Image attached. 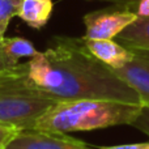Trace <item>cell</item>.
Listing matches in <instances>:
<instances>
[{
  "label": "cell",
  "instance_id": "cell-1",
  "mask_svg": "<svg viewBox=\"0 0 149 149\" xmlns=\"http://www.w3.org/2000/svg\"><path fill=\"white\" fill-rule=\"evenodd\" d=\"M9 72L56 102L110 100L141 105L139 94L110 67L95 59L82 38L54 37L43 52L18 63Z\"/></svg>",
  "mask_w": 149,
  "mask_h": 149
},
{
  "label": "cell",
  "instance_id": "cell-2",
  "mask_svg": "<svg viewBox=\"0 0 149 149\" xmlns=\"http://www.w3.org/2000/svg\"><path fill=\"white\" fill-rule=\"evenodd\" d=\"M143 105L110 100H79L56 102L37 120V130L67 134L93 131L113 126L130 124Z\"/></svg>",
  "mask_w": 149,
  "mask_h": 149
},
{
  "label": "cell",
  "instance_id": "cell-3",
  "mask_svg": "<svg viewBox=\"0 0 149 149\" xmlns=\"http://www.w3.org/2000/svg\"><path fill=\"white\" fill-rule=\"evenodd\" d=\"M56 101L25 85L9 71L0 73V126L31 130Z\"/></svg>",
  "mask_w": 149,
  "mask_h": 149
},
{
  "label": "cell",
  "instance_id": "cell-4",
  "mask_svg": "<svg viewBox=\"0 0 149 149\" xmlns=\"http://www.w3.org/2000/svg\"><path fill=\"white\" fill-rule=\"evenodd\" d=\"M137 16L123 5L89 12L82 17L84 39H115Z\"/></svg>",
  "mask_w": 149,
  "mask_h": 149
},
{
  "label": "cell",
  "instance_id": "cell-5",
  "mask_svg": "<svg viewBox=\"0 0 149 149\" xmlns=\"http://www.w3.org/2000/svg\"><path fill=\"white\" fill-rule=\"evenodd\" d=\"M1 149H100L68 136L67 134L43 131V130H22L9 139Z\"/></svg>",
  "mask_w": 149,
  "mask_h": 149
},
{
  "label": "cell",
  "instance_id": "cell-6",
  "mask_svg": "<svg viewBox=\"0 0 149 149\" xmlns=\"http://www.w3.org/2000/svg\"><path fill=\"white\" fill-rule=\"evenodd\" d=\"M134 58L130 63L119 70H113L139 94L141 105H149V52L132 50Z\"/></svg>",
  "mask_w": 149,
  "mask_h": 149
},
{
  "label": "cell",
  "instance_id": "cell-7",
  "mask_svg": "<svg viewBox=\"0 0 149 149\" xmlns=\"http://www.w3.org/2000/svg\"><path fill=\"white\" fill-rule=\"evenodd\" d=\"M82 38V37H81ZM88 51L97 60L110 67L111 70H119L130 63L134 58V51L127 49L114 39H84Z\"/></svg>",
  "mask_w": 149,
  "mask_h": 149
},
{
  "label": "cell",
  "instance_id": "cell-8",
  "mask_svg": "<svg viewBox=\"0 0 149 149\" xmlns=\"http://www.w3.org/2000/svg\"><path fill=\"white\" fill-rule=\"evenodd\" d=\"M54 12L52 0H24L18 17L28 26L41 30L50 21Z\"/></svg>",
  "mask_w": 149,
  "mask_h": 149
},
{
  "label": "cell",
  "instance_id": "cell-9",
  "mask_svg": "<svg viewBox=\"0 0 149 149\" xmlns=\"http://www.w3.org/2000/svg\"><path fill=\"white\" fill-rule=\"evenodd\" d=\"M115 39L127 49L149 52V17H137Z\"/></svg>",
  "mask_w": 149,
  "mask_h": 149
},
{
  "label": "cell",
  "instance_id": "cell-10",
  "mask_svg": "<svg viewBox=\"0 0 149 149\" xmlns=\"http://www.w3.org/2000/svg\"><path fill=\"white\" fill-rule=\"evenodd\" d=\"M1 46L3 54H4L5 59L12 70L18 65L20 59H22V58L31 59L39 52L37 51V49L30 41L22 38V37H10V38L3 37Z\"/></svg>",
  "mask_w": 149,
  "mask_h": 149
},
{
  "label": "cell",
  "instance_id": "cell-11",
  "mask_svg": "<svg viewBox=\"0 0 149 149\" xmlns=\"http://www.w3.org/2000/svg\"><path fill=\"white\" fill-rule=\"evenodd\" d=\"M24 0H0V38H3L13 17L18 16Z\"/></svg>",
  "mask_w": 149,
  "mask_h": 149
},
{
  "label": "cell",
  "instance_id": "cell-12",
  "mask_svg": "<svg viewBox=\"0 0 149 149\" xmlns=\"http://www.w3.org/2000/svg\"><path fill=\"white\" fill-rule=\"evenodd\" d=\"M131 126L140 130L141 132H144L145 135L149 136V105L141 106V110L137 114V116L135 118V120L132 122Z\"/></svg>",
  "mask_w": 149,
  "mask_h": 149
},
{
  "label": "cell",
  "instance_id": "cell-13",
  "mask_svg": "<svg viewBox=\"0 0 149 149\" xmlns=\"http://www.w3.org/2000/svg\"><path fill=\"white\" fill-rule=\"evenodd\" d=\"M17 130L10 128V127H5V126H0V147L5 144L9 139H12L16 134H17Z\"/></svg>",
  "mask_w": 149,
  "mask_h": 149
},
{
  "label": "cell",
  "instance_id": "cell-14",
  "mask_svg": "<svg viewBox=\"0 0 149 149\" xmlns=\"http://www.w3.org/2000/svg\"><path fill=\"white\" fill-rule=\"evenodd\" d=\"M100 149H149V143H140V144H126V145H114V147H101Z\"/></svg>",
  "mask_w": 149,
  "mask_h": 149
},
{
  "label": "cell",
  "instance_id": "cell-15",
  "mask_svg": "<svg viewBox=\"0 0 149 149\" xmlns=\"http://www.w3.org/2000/svg\"><path fill=\"white\" fill-rule=\"evenodd\" d=\"M1 39H3V38H0V73L7 72V71H10V70H12V68L9 67V64H8V62H7V59H5L4 54H3Z\"/></svg>",
  "mask_w": 149,
  "mask_h": 149
},
{
  "label": "cell",
  "instance_id": "cell-16",
  "mask_svg": "<svg viewBox=\"0 0 149 149\" xmlns=\"http://www.w3.org/2000/svg\"><path fill=\"white\" fill-rule=\"evenodd\" d=\"M86 1H107V3H113L115 5H126L135 1V0H86Z\"/></svg>",
  "mask_w": 149,
  "mask_h": 149
},
{
  "label": "cell",
  "instance_id": "cell-17",
  "mask_svg": "<svg viewBox=\"0 0 149 149\" xmlns=\"http://www.w3.org/2000/svg\"><path fill=\"white\" fill-rule=\"evenodd\" d=\"M0 149H1V147H0Z\"/></svg>",
  "mask_w": 149,
  "mask_h": 149
}]
</instances>
